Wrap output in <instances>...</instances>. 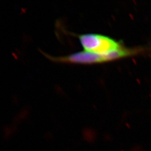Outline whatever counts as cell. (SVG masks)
I'll return each mask as SVG.
<instances>
[{
    "label": "cell",
    "mask_w": 151,
    "mask_h": 151,
    "mask_svg": "<svg viewBox=\"0 0 151 151\" xmlns=\"http://www.w3.org/2000/svg\"><path fill=\"white\" fill-rule=\"evenodd\" d=\"M71 34L78 39L83 50L100 55H107L126 47L122 40L97 33Z\"/></svg>",
    "instance_id": "2"
},
{
    "label": "cell",
    "mask_w": 151,
    "mask_h": 151,
    "mask_svg": "<svg viewBox=\"0 0 151 151\" xmlns=\"http://www.w3.org/2000/svg\"><path fill=\"white\" fill-rule=\"evenodd\" d=\"M151 52V47L138 46L134 47H125L120 50L107 55H100L85 50L63 56H53L41 51L47 59L52 62L72 65H96L122 60Z\"/></svg>",
    "instance_id": "1"
}]
</instances>
